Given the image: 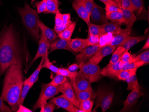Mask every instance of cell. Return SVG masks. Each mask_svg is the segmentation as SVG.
I'll list each match as a JSON object with an SVG mask.
<instances>
[{
  "instance_id": "6da1fadb",
  "label": "cell",
  "mask_w": 149,
  "mask_h": 112,
  "mask_svg": "<svg viewBox=\"0 0 149 112\" xmlns=\"http://www.w3.org/2000/svg\"><path fill=\"white\" fill-rule=\"evenodd\" d=\"M13 64L22 67L19 43L15 30L10 25L3 30L0 35V77Z\"/></svg>"
},
{
  "instance_id": "7a4b0ae2",
  "label": "cell",
  "mask_w": 149,
  "mask_h": 112,
  "mask_svg": "<svg viewBox=\"0 0 149 112\" xmlns=\"http://www.w3.org/2000/svg\"><path fill=\"white\" fill-rule=\"evenodd\" d=\"M24 83L22 67L13 64L6 71L1 97L8 103L12 111L16 112Z\"/></svg>"
},
{
  "instance_id": "3957f363",
  "label": "cell",
  "mask_w": 149,
  "mask_h": 112,
  "mask_svg": "<svg viewBox=\"0 0 149 112\" xmlns=\"http://www.w3.org/2000/svg\"><path fill=\"white\" fill-rule=\"evenodd\" d=\"M18 12L22 23L30 35L36 40L39 41L40 35L38 21L40 19L37 11L26 3L23 8H18Z\"/></svg>"
},
{
  "instance_id": "277c9868",
  "label": "cell",
  "mask_w": 149,
  "mask_h": 112,
  "mask_svg": "<svg viewBox=\"0 0 149 112\" xmlns=\"http://www.w3.org/2000/svg\"><path fill=\"white\" fill-rule=\"evenodd\" d=\"M79 65V72L91 83L97 82L102 78L100 74L101 69L98 64L88 61L80 63Z\"/></svg>"
},
{
  "instance_id": "5b68a950",
  "label": "cell",
  "mask_w": 149,
  "mask_h": 112,
  "mask_svg": "<svg viewBox=\"0 0 149 112\" xmlns=\"http://www.w3.org/2000/svg\"><path fill=\"white\" fill-rule=\"evenodd\" d=\"M61 85L54 86L50 83H42L41 85V91L39 97L35 104L33 111L41 108L42 105L47 102V101L53 97L60 93Z\"/></svg>"
},
{
  "instance_id": "8992f818",
  "label": "cell",
  "mask_w": 149,
  "mask_h": 112,
  "mask_svg": "<svg viewBox=\"0 0 149 112\" xmlns=\"http://www.w3.org/2000/svg\"><path fill=\"white\" fill-rule=\"evenodd\" d=\"M96 93L97 102L93 112H96L98 108H101L102 112H105L109 109L113 102V92L107 88L99 87L98 88Z\"/></svg>"
},
{
  "instance_id": "52a82bcc",
  "label": "cell",
  "mask_w": 149,
  "mask_h": 112,
  "mask_svg": "<svg viewBox=\"0 0 149 112\" xmlns=\"http://www.w3.org/2000/svg\"><path fill=\"white\" fill-rule=\"evenodd\" d=\"M104 9L94 2L90 15V22L97 25H103L109 22Z\"/></svg>"
},
{
  "instance_id": "ba28073f",
  "label": "cell",
  "mask_w": 149,
  "mask_h": 112,
  "mask_svg": "<svg viewBox=\"0 0 149 112\" xmlns=\"http://www.w3.org/2000/svg\"><path fill=\"white\" fill-rule=\"evenodd\" d=\"M50 102L55 104L58 107L66 109L69 112H84L77 108L69 101L63 95L52 98Z\"/></svg>"
},
{
  "instance_id": "9c48e42d",
  "label": "cell",
  "mask_w": 149,
  "mask_h": 112,
  "mask_svg": "<svg viewBox=\"0 0 149 112\" xmlns=\"http://www.w3.org/2000/svg\"><path fill=\"white\" fill-rule=\"evenodd\" d=\"M72 6L78 16L89 26L91 23L90 17L85 7L84 0H73Z\"/></svg>"
},
{
  "instance_id": "30bf717a",
  "label": "cell",
  "mask_w": 149,
  "mask_h": 112,
  "mask_svg": "<svg viewBox=\"0 0 149 112\" xmlns=\"http://www.w3.org/2000/svg\"><path fill=\"white\" fill-rule=\"evenodd\" d=\"M50 43L47 39L45 37V35L42 32H41L40 39L39 40V45L37 52L36 56L33 58V60L30 63V66L28 67V69H29L30 67L32 65L33 63L35 62L38 58H39L42 57L43 56L46 55V53L49 52L50 48Z\"/></svg>"
},
{
  "instance_id": "8fae6325",
  "label": "cell",
  "mask_w": 149,
  "mask_h": 112,
  "mask_svg": "<svg viewBox=\"0 0 149 112\" xmlns=\"http://www.w3.org/2000/svg\"><path fill=\"white\" fill-rule=\"evenodd\" d=\"M131 30L132 28H126L124 29L120 28L115 32L113 34V39L109 45L115 47L120 46L130 36Z\"/></svg>"
},
{
  "instance_id": "7c38bea8",
  "label": "cell",
  "mask_w": 149,
  "mask_h": 112,
  "mask_svg": "<svg viewBox=\"0 0 149 112\" xmlns=\"http://www.w3.org/2000/svg\"><path fill=\"white\" fill-rule=\"evenodd\" d=\"M71 83L74 91H93L91 83L79 72Z\"/></svg>"
},
{
  "instance_id": "4fadbf2b",
  "label": "cell",
  "mask_w": 149,
  "mask_h": 112,
  "mask_svg": "<svg viewBox=\"0 0 149 112\" xmlns=\"http://www.w3.org/2000/svg\"><path fill=\"white\" fill-rule=\"evenodd\" d=\"M60 92L74 106L77 108H78L79 102L76 97V94L72 83L67 81L64 84H62L60 89Z\"/></svg>"
},
{
  "instance_id": "5bb4252c",
  "label": "cell",
  "mask_w": 149,
  "mask_h": 112,
  "mask_svg": "<svg viewBox=\"0 0 149 112\" xmlns=\"http://www.w3.org/2000/svg\"><path fill=\"white\" fill-rule=\"evenodd\" d=\"M141 95V92L140 88L135 89L131 91L124 103L123 107L120 112H128L130 111Z\"/></svg>"
},
{
  "instance_id": "9a60e30c",
  "label": "cell",
  "mask_w": 149,
  "mask_h": 112,
  "mask_svg": "<svg viewBox=\"0 0 149 112\" xmlns=\"http://www.w3.org/2000/svg\"><path fill=\"white\" fill-rule=\"evenodd\" d=\"M100 47L98 44L94 46H88L82 51L80 52V54L76 56V60L77 62V63L79 64L80 63L89 61Z\"/></svg>"
},
{
  "instance_id": "2e32d148",
  "label": "cell",
  "mask_w": 149,
  "mask_h": 112,
  "mask_svg": "<svg viewBox=\"0 0 149 112\" xmlns=\"http://www.w3.org/2000/svg\"><path fill=\"white\" fill-rule=\"evenodd\" d=\"M116 48L115 46L110 45L101 47L89 61L93 63L99 64L104 58L113 53Z\"/></svg>"
},
{
  "instance_id": "e0dca14e",
  "label": "cell",
  "mask_w": 149,
  "mask_h": 112,
  "mask_svg": "<svg viewBox=\"0 0 149 112\" xmlns=\"http://www.w3.org/2000/svg\"><path fill=\"white\" fill-rule=\"evenodd\" d=\"M121 68L119 66V62L115 63H109L100 72V75L104 77H117Z\"/></svg>"
},
{
  "instance_id": "ac0fdd59",
  "label": "cell",
  "mask_w": 149,
  "mask_h": 112,
  "mask_svg": "<svg viewBox=\"0 0 149 112\" xmlns=\"http://www.w3.org/2000/svg\"><path fill=\"white\" fill-rule=\"evenodd\" d=\"M71 39H64L62 38L56 39L53 42L50 44L49 52L59 49H64L69 51L73 52L70 48V43Z\"/></svg>"
},
{
  "instance_id": "d6986e66",
  "label": "cell",
  "mask_w": 149,
  "mask_h": 112,
  "mask_svg": "<svg viewBox=\"0 0 149 112\" xmlns=\"http://www.w3.org/2000/svg\"><path fill=\"white\" fill-rule=\"evenodd\" d=\"M38 25L41 32L44 34L50 44L56 40L57 38L58 35L54 29L47 27L40 20L38 21Z\"/></svg>"
},
{
  "instance_id": "ffe728a7",
  "label": "cell",
  "mask_w": 149,
  "mask_h": 112,
  "mask_svg": "<svg viewBox=\"0 0 149 112\" xmlns=\"http://www.w3.org/2000/svg\"><path fill=\"white\" fill-rule=\"evenodd\" d=\"M149 35L141 36L137 37H129L126 40L121 44L120 46H122L125 50V51H129L132 47L135 45L139 43V42L143 41L146 40Z\"/></svg>"
},
{
  "instance_id": "44dd1931",
  "label": "cell",
  "mask_w": 149,
  "mask_h": 112,
  "mask_svg": "<svg viewBox=\"0 0 149 112\" xmlns=\"http://www.w3.org/2000/svg\"><path fill=\"white\" fill-rule=\"evenodd\" d=\"M88 46L86 39L75 38L71 39L70 48L73 52L76 53L81 52Z\"/></svg>"
},
{
  "instance_id": "7402d4cb",
  "label": "cell",
  "mask_w": 149,
  "mask_h": 112,
  "mask_svg": "<svg viewBox=\"0 0 149 112\" xmlns=\"http://www.w3.org/2000/svg\"><path fill=\"white\" fill-rule=\"evenodd\" d=\"M121 11L123 17V23L126 25V28H132L137 17L134 12L121 8Z\"/></svg>"
},
{
  "instance_id": "603a6c76",
  "label": "cell",
  "mask_w": 149,
  "mask_h": 112,
  "mask_svg": "<svg viewBox=\"0 0 149 112\" xmlns=\"http://www.w3.org/2000/svg\"><path fill=\"white\" fill-rule=\"evenodd\" d=\"M121 24L118 22H109L100 25L101 35L107 33H112L121 28Z\"/></svg>"
},
{
  "instance_id": "cb8c5ba5",
  "label": "cell",
  "mask_w": 149,
  "mask_h": 112,
  "mask_svg": "<svg viewBox=\"0 0 149 112\" xmlns=\"http://www.w3.org/2000/svg\"><path fill=\"white\" fill-rule=\"evenodd\" d=\"M74 93L79 103L84 100L93 101L97 96V93L93 91H74Z\"/></svg>"
},
{
  "instance_id": "d4e9b609",
  "label": "cell",
  "mask_w": 149,
  "mask_h": 112,
  "mask_svg": "<svg viewBox=\"0 0 149 112\" xmlns=\"http://www.w3.org/2000/svg\"><path fill=\"white\" fill-rule=\"evenodd\" d=\"M135 9V12L138 17L142 18L146 17L147 15V10L145 7L143 0H130Z\"/></svg>"
},
{
  "instance_id": "484cf974",
  "label": "cell",
  "mask_w": 149,
  "mask_h": 112,
  "mask_svg": "<svg viewBox=\"0 0 149 112\" xmlns=\"http://www.w3.org/2000/svg\"><path fill=\"white\" fill-rule=\"evenodd\" d=\"M76 25L77 23L76 22H71L66 29L57 35L58 37L64 39H71L72 35L76 28Z\"/></svg>"
},
{
  "instance_id": "4316f807",
  "label": "cell",
  "mask_w": 149,
  "mask_h": 112,
  "mask_svg": "<svg viewBox=\"0 0 149 112\" xmlns=\"http://www.w3.org/2000/svg\"><path fill=\"white\" fill-rule=\"evenodd\" d=\"M106 17L111 22H118L120 24L123 23V17L121 10L113 12H106Z\"/></svg>"
},
{
  "instance_id": "83f0119b",
  "label": "cell",
  "mask_w": 149,
  "mask_h": 112,
  "mask_svg": "<svg viewBox=\"0 0 149 112\" xmlns=\"http://www.w3.org/2000/svg\"><path fill=\"white\" fill-rule=\"evenodd\" d=\"M55 15L56 16H55V27L54 29L56 31L57 35H58L62 32L65 28L63 26V14L59 11Z\"/></svg>"
},
{
  "instance_id": "f1b7e54d",
  "label": "cell",
  "mask_w": 149,
  "mask_h": 112,
  "mask_svg": "<svg viewBox=\"0 0 149 112\" xmlns=\"http://www.w3.org/2000/svg\"><path fill=\"white\" fill-rule=\"evenodd\" d=\"M45 56H43L42 57L41 61L37 68L35 70V72H33V73L31 75V76L27 79L30 84H31L33 86L38 81V76H39L40 71L42 69V65L44 63V60H45Z\"/></svg>"
},
{
  "instance_id": "f546056e",
  "label": "cell",
  "mask_w": 149,
  "mask_h": 112,
  "mask_svg": "<svg viewBox=\"0 0 149 112\" xmlns=\"http://www.w3.org/2000/svg\"><path fill=\"white\" fill-rule=\"evenodd\" d=\"M59 11L58 0H46V11L45 13L56 14Z\"/></svg>"
},
{
  "instance_id": "4dcf8cb0",
  "label": "cell",
  "mask_w": 149,
  "mask_h": 112,
  "mask_svg": "<svg viewBox=\"0 0 149 112\" xmlns=\"http://www.w3.org/2000/svg\"><path fill=\"white\" fill-rule=\"evenodd\" d=\"M32 87L33 85L30 84L27 79L24 81L23 86L22 89L21 93L20 99H19V104H23L24 100L28 94V92Z\"/></svg>"
},
{
  "instance_id": "1f68e13d",
  "label": "cell",
  "mask_w": 149,
  "mask_h": 112,
  "mask_svg": "<svg viewBox=\"0 0 149 112\" xmlns=\"http://www.w3.org/2000/svg\"><path fill=\"white\" fill-rule=\"evenodd\" d=\"M125 52V50L123 47L121 46H118V47L113 52L109 63H115L119 62L120 61L121 56H123Z\"/></svg>"
},
{
  "instance_id": "d6a6232c",
  "label": "cell",
  "mask_w": 149,
  "mask_h": 112,
  "mask_svg": "<svg viewBox=\"0 0 149 112\" xmlns=\"http://www.w3.org/2000/svg\"><path fill=\"white\" fill-rule=\"evenodd\" d=\"M125 81L128 84L127 90L132 91L135 89L140 88L136 74L127 79Z\"/></svg>"
},
{
  "instance_id": "836d02e7",
  "label": "cell",
  "mask_w": 149,
  "mask_h": 112,
  "mask_svg": "<svg viewBox=\"0 0 149 112\" xmlns=\"http://www.w3.org/2000/svg\"><path fill=\"white\" fill-rule=\"evenodd\" d=\"M137 69H131L127 70H121L117 76V78L120 81H125L127 79L131 76L136 74Z\"/></svg>"
},
{
  "instance_id": "e575fe53",
  "label": "cell",
  "mask_w": 149,
  "mask_h": 112,
  "mask_svg": "<svg viewBox=\"0 0 149 112\" xmlns=\"http://www.w3.org/2000/svg\"><path fill=\"white\" fill-rule=\"evenodd\" d=\"M113 35L112 33H107L103 34L100 36L98 45L100 47L109 45L113 39Z\"/></svg>"
},
{
  "instance_id": "d590c367",
  "label": "cell",
  "mask_w": 149,
  "mask_h": 112,
  "mask_svg": "<svg viewBox=\"0 0 149 112\" xmlns=\"http://www.w3.org/2000/svg\"><path fill=\"white\" fill-rule=\"evenodd\" d=\"M134 62L141 61L144 63L145 65L149 63V50L146 49L143 51L140 54L135 56H133Z\"/></svg>"
},
{
  "instance_id": "8d00e7d4",
  "label": "cell",
  "mask_w": 149,
  "mask_h": 112,
  "mask_svg": "<svg viewBox=\"0 0 149 112\" xmlns=\"http://www.w3.org/2000/svg\"><path fill=\"white\" fill-rule=\"evenodd\" d=\"M134 58L133 56H131L130 53L128 51H125L124 53L123 56H121L120 61H119V66L120 68H122L126 64H129L131 63L134 62Z\"/></svg>"
},
{
  "instance_id": "74e56055",
  "label": "cell",
  "mask_w": 149,
  "mask_h": 112,
  "mask_svg": "<svg viewBox=\"0 0 149 112\" xmlns=\"http://www.w3.org/2000/svg\"><path fill=\"white\" fill-rule=\"evenodd\" d=\"M94 102L93 100H84L79 103L78 108L83 110L84 112H91L93 110Z\"/></svg>"
},
{
  "instance_id": "f35d334b",
  "label": "cell",
  "mask_w": 149,
  "mask_h": 112,
  "mask_svg": "<svg viewBox=\"0 0 149 112\" xmlns=\"http://www.w3.org/2000/svg\"><path fill=\"white\" fill-rule=\"evenodd\" d=\"M48 53L49 52H47L46 54L45 60H44V63L42 65V68H47V69L51 70L53 72L57 74L58 71V68L57 67L55 66V65L50 62L49 57H48Z\"/></svg>"
},
{
  "instance_id": "ab89813d",
  "label": "cell",
  "mask_w": 149,
  "mask_h": 112,
  "mask_svg": "<svg viewBox=\"0 0 149 112\" xmlns=\"http://www.w3.org/2000/svg\"><path fill=\"white\" fill-rule=\"evenodd\" d=\"M78 73V72H72L69 71L68 69H66V68H58V71L57 74H60L67 77H69L71 80V82H72L77 77Z\"/></svg>"
},
{
  "instance_id": "60d3db41",
  "label": "cell",
  "mask_w": 149,
  "mask_h": 112,
  "mask_svg": "<svg viewBox=\"0 0 149 112\" xmlns=\"http://www.w3.org/2000/svg\"><path fill=\"white\" fill-rule=\"evenodd\" d=\"M68 81L67 77H64L63 75L59 74H56V77L54 78L52 81L49 83L51 85L54 86H58L64 84L66 82Z\"/></svg>"
},
{
  "instance_id": "b9f144b4",
  "label": "cell",
  "mask_w": 149,
  "mask_h": 112,
  "mask_svg": "<svg viewBox=\"0 0 149 112\" xmlns=\"http://www.w3.org/2000/svg\"><path fill=\"white\" fill-rule=\"evenodd\" d=\"M88 34L94 35H101L100 25L90 23L88 26Z\"/></svg>"
},
{
  "instance_id": "7bdbcfd3",
  "label": "cell",
  "mask_w": 149,
  "mask_h": 112,
  "mask_svg": "<svg viewBox=\"0 0 149 112\" xmlns=\"http://www.w3.org/2000/svg\"><path fill=\"white\" fill-rule=\"evenodd\" d=\"M56 105L50 102H46L44 105H42V106L41 107V110L40 112H53L54 111L57 109Z\"/></svg>"
},
{
  "instance_id": "ee69618b",
  "label": "cell",
  "mask_w": 149,
  "mask_h": 112,
  "mask_svg": "<svg viewBox=\"0 0 149 112\" xmlns=\"http://www.w3.org/2000/svg\"><path fill=\"white\" fill-rule=\"evenodd\" d=\"M145 65L144 63L141 61L134 62L129 64H126L121 68V70H127V69H138L140 67ZM120 70V71H121Z\"/></svg>"
},
{
  "instance_id": "f6af8a7d",
  "label": "cell",
  "mask_w": 149,
  "mask_h": 112,
  "mask_svg": "<svg viewBox=\"0 0 149 112\" xmlns=\"http://www.w3.org/2000/svg\"><path fill=\"white\" fill-rule=\"evenodd\" d=\"M37 8V12L38 14L45 13L46 11V0H42L37 1L35 4Z\"/></svg>"
},
{
  "instance_id": "bcb514c9",
  "label": "cell",
  "mask_w": 149,
  "mask_h": 112,
  "mask_svg": "<svg viewBox=\"0 0 149 112\" xmlns=\"http://www.w3.org/2000/svg\"><path fill=\"white\" fill-rule=\"evenodd\" d=\"M100 36L94 35H89L87 40L88 46H94V45L98 44L99 41Z\"/></svg>"
},
{
  "instance_id": "7dc6e473",
  "label": "cell",
  "mask_w": 149,
  "mask_h": 112,
  "mask_svg": "<svg viewBox=\"0 0 149 112\" xmlns=\"http://www.w3.org/2000/svg\"><path fill=\"white\" fill-rule=\"evenodd\" d=\"M121 8L134 12L135 9L130 0H121Z\"/></svg>"
},
{
  "instance_id": "c3c4849f",
  "label": "cell",
  "mask_w": 149,
  "mask_h": 112,
  "mask_svg": "<svg viewBox=\"0 0 149 112\" xmlns=\"http://www.w3.org/2000/svg\"><path fill=\"white\" fill-rule=\"evenodd\" d=\"M104 10L106 12H113L121 10V8H120L118 5L110 4L105 5Z\"/></svg>"
},
{
  "instance_id": "681fc988",
  "label": "cell",
  "mask_w": 149,
  "mask_h": 112,
  "mask_svg": "<svg viewBox=\"0 0 149 112\" xmlns=\"http://www.w3.org/2000/svg\"><path fill=\"white\" fill-rule=\"evenodd\" d=\"M94 3V0H84L85 7L90 17L93 7Z\"/></svg>"
},
{
  "instance_id": "f907efd6",
  "label": "cell",
  "mask_w": 149,
  "mask_h": 112,
  "mask_svg": "<svg viewBox=\"0 0 149 112\" xmlns=\"http://www.w3.org/2000/svg\"><path fill=\"white\" fill-rule=\"evenodd\" d=\"M13 112L12 110L8 106L4 104L3 98L0 96V112Z\"/></svg>"
},
{
  "instance_id": "816d5d0a",
  "label": "cell",
  "mask_w": 149,
  "mask_h": 112,
  "mask_svg": "<svg viewBox=\"0 0 149 112\" xmlns=\"http://www.w3.org/2000/svg\"><path fill=\"white\" fill-rule=\"evenodd\" d=\"M63 27L66 29L72 22L71 15L69 13L63 14Z\"/></svg>"
},
{
  "instance_id": "f5cc1de1",
  "label": "cell",
  "mask_w": 149,
  "mask_h": 112,
  "mask_svg": "<svg viewBox=\"0 0 149 112\" xmlns=\"http://www.w3.org/2000/svg\"><path fill=\"white\" fill-rule=\"evenodd\" d=\"M79 68V65L78 63H73L69 66L68 70L72 72H76Z\"/></svg>"
},
{
  "instance_id": "db71d44e",
  "label": "cell",
  "mask_w": 149,
  "mask_h": 112,
  "mask_svg": "<svg viewBox=\"0 0 149 112\" xmlns=\"http://www.w3.org/2000/svg\"><path fill=\"white\" fill-rule=\"evenodd\" d=\"M17 112H32L33 111L31 110V109H29L27 108L24 106L22 104H19V107H18Z\"/></svg>"
},
{
  "instance_id": "11a10c76",
  "label": "cell",
  "mask_w": 149,
  "mask_h": 112,
  "mask_svg": "<svg viewBox=\"0 0 149 112\" xmlns=\"http://www.w3.org/2000/svg\"><path fill=\"white\" fill-rule=\"evenodd\" d=\"M149 48V37H148L146 39V42L145 43L144 46H143V47H142L140 51H139L141 52L143 51H144V50H146V49H148Z\"/></svg>"
},
{
  "instance_id": "9f6ffc18",
  "label": "cell",
  "mask_w": 149,
  "mask_h": 112,
  "mask_svg": "<svg viewBox=\"0 0 149 112\" xmlns=\"http://www.w3.org/2000/svg\"><path fill=\"white\" fill-rule=\"evenodd\" d=\"M100 1L103 2L104 5H107L108 4H115V5H118L117 3L115 2V1H114L113 0H100Z\"/></svg>"
},
{
  "instance_id": "6f0895ef",
  "label": "cell",
  "mask_w": 149,
  "mask_h": 112,
  "mask_svg": "<svg viewBox=\"0 0 149 112\" xmlns=\"http://www.w3.org/2000/svg\"><path fill=\"white\" fill-rule=\"evenodd\" d=\"M113 1L118 4L120 8H121V0H113Z\"/></svg>"
}]
</instances>
